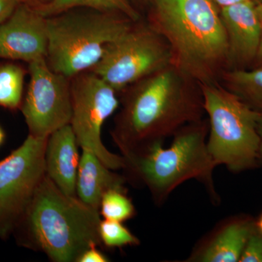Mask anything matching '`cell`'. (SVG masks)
Wrapping results in <instances>:
<instances>
[{
  "label": "cell",
  "mask_w": 262,
  "mask_h": 262,
  "mask_svg": "<svg viewBox=\"0 0 262 262\" xmlns=\"http://www.w3.org/2000/svg\"><path fill=\"white\" fill-rule=\"evenodd\" d=\"M100 215L103 220L126 222L134 218L136 210L127 190L111 189L103 194L99 206Z\"/></svg>",
  "instance_id": "d6986e66"
},
{
  "label": "cell",
  "mask_w": 262,
  "mask_h": 262,
  "mask_svg": "<svg viewBox=\"0 0 262 262\" xmlns=\"http://www.w3.org/2000/svg\"><path fill=\"white\" fill-rule=\"evenodd\" d=\"M257 132L259 137V147H258V163L262 166V113L258 120Z\"/></svg>",
  "instance_id": "cb8c5ba5"
},
{
  "label": "cell",
  "mask_w": 262,
  "mask_h": 262,
  "mask_svg": "<svg viewBox=\"0 0 262 262\" xmlns=\"http://www.w3.org/2000/svg\"><path fill=\"white\" fill-rule=\"evenodd\" d=\"M108 258L106 255L100 251L98 246H91L84 251L77 262H106L108 261Z\"/></svg>",
  "instance_id": "7402d4cb"
},
{
  "label": "cell",
  "mask_w": 262,
  "mask_h": 262,
  "mask_svg": "<svg viewBox=\"0 0 262 262\" xmlns=\"http://www.w3.org/2000/svg\"><path fill=\"white\" fill-rule=\"evenodd\" d=\"M220 82L250 107L262 113V67L227 71Z\"/></svg>",
  "instance_id": "2e32d148"
},
{
  "label": "cell",
  "mask_w": 262,
  "mask_h": 262,
  "mask_svg": "<svg viewBox=\"0 0 262 262\" xmlns=\"http://www.w3.org/2000/svg\"><path fill=\"white\" fill-rule=\"evenodd\" d=\"M239 262H262V234L256 227L248 237Z\"/></svg>",
  "instance_id": "44dd1931"
},
{
  "label": "cell",
  "mask_w": 262,
  "mask_h": 262,
  "mask_svg": "<svg viewBox=\"0 0 262 262\" xmlns=\"http://www.w3.org/2000/svg\"><path fill=\"white\" fill-rule=\"evenodd\" d=\"M76 8L121 13L134 21L144 18L143 15L129 0H53L48 4L35 9L43 16L50 17Z\"/></svg>",
  "instance_id": "e0dca14e"
},
{
  "label": "cell",
  "mask_w": 262,
  "mask_h": 262,
  "mask_svg": "<svg viewBox=\"0 0 262 262\" xmlns=\"http://www.w3.org/2000/svg\"><path fill=\"white\" fill-rule=\"evenodd\" d=\"M255 224H256V229L262 234V212L257 218H255Z\"/></svg>",
  "instance_id": "f546056e"
},
{
  "label": "cell",
  "mask_w": 262,
  "mask_h": 262,
  "mask_svg": "<svg viewBox=\"0 0 262 262\" xmlns=\"http://www.w3.org/2000/svg\"><path fill=\"white\" fill-rule=\"evenodd\" d=\"M78 142L70 124L48 136L45 154L46 173L60 190L76 196V182L80 165Z\"/></svg>",
  "instance_id": "5bb4252c"
},
{
  "label": "cell",
  "mask_w": 262,
  "mask_h": 262,
  "mask_svg": "<svg viewBox=\"0 0 262 262\" xmlns=\"http://www.w3.org/2000/svg\"><path fill=\"white\" fill-rule=\"evenodd\" d=\"M208 130L205 117L177 131L168 147L156 142L122 153L126 182L147 188L155 203L162 205L179 186L195 179L216 203L219 196L213 179L216 165L207 148Z\"/></svg>",
  "instance_id": "277c9868"
},
{
  "label": "cell",
  "mask_w": 262,
  "mask_h": 262,
  "mask_svg": "<svg viewBox=\"0 0 262 262\" xmlns=\"http://www.w3.org/2000/svg\"><path fill=\"white\" fill-rule=\"evenodd\" d=\"M5 139V134L4 130H3L1 127H0V146L3 144Z\"/></svg>",
  "instance_id": "4dcf8cb0"
},
{
  "label": "cell",
  "mask_w": 262,
  "mask_h": 262,
  "mask_svg": "<svg viewBox=\"0 0 262 262\" xmlns=\"http://www.w3.org/2000/svg\"><path fill=\"white\" fill-rule=\"evenodd\" d=\"M70 81V125L79 146L94 151L112 170L123 168V157L108 151L101 140L103 124L120 107L118 93L91 70L74 76Z\"/></svg>",
  "instance_id": "ba28073f"
},
{
  "label": "cell",
  "mask_w": 262,
  "mask_h": 262,
  "mask_svg": "<svg viewBox=\"0 0 262 262\" xmlns=\"http://www.w3.org/2000/svg\"><path fill=\"white\" fill-rule=\"evenodd\" d=\"M47 139L29 135L0 161V239L14 233L46 173Z\"/></svg>",
  "instance_id": "9c48e42d"
},
{
  "label": "cell",
  "mask_w": 262,
  "mask_h": 262,
  "mask_svg": "<svg viewBox=\"0 0 262 262\" xmlns=\"http://www.w3.org/2000/svg\"><path fill=\"white\" fill-rule=\"evenodd\" d=\"M131 4L134 5V7L140 12V10L142 8H147L149 9L150 5L151 4L152 0H129ZM142 14V13H141Z\"/></svg>",
  "instance_id": "d4e9b609"
},
{
  "label": "cell",
  "mask_w": 262,
  "mask_h": 262,
  "mask_svg": "<svg viewBox=\"0 0 262 262\" xmlns=\"http://www.w3.org/2000/svg\"><path fill=\"white\" fill-rule=\"evenodd\" d=\"M145 19L168 43L176 68L200 85L220 82L228 44L212 0H152Z\"/></svg>",
  "instance_id": "7a4b0ae2"
},
{
  "label": "cell",
  "mask_w": 262,
  "mask_h": 262,
  "mask_svg": "<svg viewBox=\"0 0 262 262\" xmlns=\"http://www.w3.org/2000/svg\"><path fill=\"white\" fill-rule=\"evenodd\" d=\"M20 3V0H0V24L10 18Z\"/></svg>",
  "instance_id": "603a6c76"
},
{
  "label": "cell",
  "mask_w": 262,
  "mask_h": 262,
  "mask_svg": "<svg viewBox=\"0 0 262 262\" xmlns=\"http://www.w3.org/2000/svg\"><path fill=\"white\" fill-rule=\"evenodd\" d=\"M30 80L21 110L29 135L47 139L54 131L70 124V78L50 68L46 60L29 63Z\"/></svg>",
  "instance_id": "30bf717a"
},
{
  "label": "cell",
  "mask_w": 262,
  "mask_h": 262,
  "mask_svg": "<svg viewBox=\"0 0 262 262\" xmlns=\"http://www.w3.org/2000/svg\"><path fill=\"white\" fill-rule=\"evenodd\" d=\"M52 1L53 0H20V3L30 5V6L37 9V8H41V7L48 4Z\"/></svg>",
  "instance_id": "484cf974"
},
{
  "label": "cell",
  "mask_w": 262,
  "mask_h": 262,
  "mask_svg": "<svg viewBox=\"0 0 262 262\" xmlns=\"http://www.w3.org/2000/svg\"><path fill=\"white\" fill-rule=\"evenodd\" d=\"M27 71L13 63L0 66V106L10 110L21 107Z\"/></svg>",
  "instance_id": "ac0fdd59"
},
{
  "label": "cell",
  "mask_w": 262,
  "mask_h": 262,
  "mask_svg": "<svg viewBox=\"0 0 262 262\" xmlns=\"http://www.w3.org/2000/svg\"><path fill=\"white\" fill-rule=\"evenodd\" d=\"M201 88L209 125L207 148L216 167L225 165L232 173L257 168V124L261 113L220 82Z\"/></svg>",
  "instance_id": "8992f818"
},
{
  "label": "cell",
  "mask_w": 262,
  "mask_h": 262,
  "mask_svg": "<svg viewBox=\"0 0 262 262\" xmlns=\"http://www.w3.org/2000/svg\"><path fill=\"white\" fill-rule=\"evenodd\" d=\"M48 51L47 18L20 3L0 24V58L31 63L46 60Z\"/></svg>",
  "instance_id": "8fae6325"
},
{
  "label": "cell",
  "mask_w": 262,
  "mask_h": 262,
  "mask_svg": "<svg viewBox=\"0 0 262 262\" xmlns=\"http://www.w3.org/2000/svg\"><path fill=\"white\" fill-rule=\"evenodd\" d=\"M98 232L102 247L108 249L140 245V239L123 225L122 222L101 220Z\"/></svg>",
  "instance_id": "ffe728a7"
},
{
  "label": "cell",
  "mask_w": 262,
  "mask_h": 262,
  "mask_svg": "<svg viewBox=\"0 0 262 262\" xmlns=\"http://www.w3.org/2000/svg\"><path fill=\"white\" fill-rule=\"evenodd\" d=\"M255 228V218L251 215L237 214L225 219L196 244L184 261L239 262Z\"/></svg>",
  "instance_id": "4fadbf2b"
},
{
  "label": "cell",
  "mask_w": 262,
  "mask_h": 262,
  "mask_svg": "<svg viewBox=\"0 0 262 262\" xmlns=\"http://www.w3.org/2000/svg\"><path fill=\"white\" fill-rule=\"evenodd\" d=\"M215 3L217 7L221 8H225V7L229 6V5L235 4L244 0H212Z\"/></svg>",
  "instance_id": "4316f807"
},
{
  "label": "cell",
  "mask_w": 262,
  "mask_h": 262,
  "mask_svg": "<svg viewBox=\"0 0 262 262\" xmlns=\"http://www.w3.org/2000/svg\"><path fill=\"white\" fill-rule=\"evenodd\" d=\"M228 44V70H249L253 65L262 34V27L253 0H244L220 9Z\"/></svg>",
  "instance_id": "7c38bea8"
},
{
  "label": "cell",
  "mask_w": 262,
  "mask_h": 262,
  "mask_svg": "<svg viewBox=\"0 0 262 262\" xmlns=\"http://www.w3.org/2000/svg\"><path fill=\"white\" fill-rule=\"evenodd\" d=\"M50 68L72 78L91 70L106 47L130 28L134 20L121 13L86 8L46 17Z\"/></svg>",
  "instance_id": "5b68a950"
},
{
  "label": "cell",
  "mask_w": 262,
  "mask_h": 262,
  "mask_svg": "<svg viewBox=\"0 0 262 262\" xmlns=\"http://www.w3.org/2000/svg\"><path fill=\"white\" fill-rule=\"evenodd\" d=\"M98 210L66 194L45 176L14 233L20 246L53 262H77L91 246L102 247Z\"/></svg>",
  "instance_id": "3957f363"
},
{
  "label": "cell",
  "mask_w": 262,
  "mask_h": 262,
  "mask_svg": "<svg viewBox=\"0 0 262 262\" xmlns=\"http://www.w3.org/2000/svg\"><path fill=\"white\" fill-rule=\"evenodd\" d=\"M126 179L106 166L91 149L82 148L76 182V196L99 211L103 194L111 189L126 190Z\"/></svg>",
  "instance_id": "9a60e30c"
},
{
  "label": "cell",
  "mask_w": 262,
  "mask_h": 262,
  "mask_svg": "<svg viewBox=\"0 0 262 262\" xmlns=\"http://www.w3.org/2000/svg\"><path fill=\"white\" fill-rule=\"evenodd\" d=\"M172 65L170 47L145 18L110 43L91 70L119 94L137 81Z\"/></svg>",
  "instance_id": "52a82bcc"
},
{
  "label": "cell",
  "mask_w": 262,
  "mask_h": 262,
  "mask_svg": "<svg viewBox=\"0 0 262 262\" xmlns=\"http://www.w3.org/2000/svg\"><path fill=\"white\" fill-rule=\"evenodd\" d=\"M119 96L111 135L121 154L164 142L206 115L201 85L173 65L130 84Z\"/></svg>",
  "instance_id": "6da1fadb"
},
{
  "label": "cell",
  "mask_w": 262,
  "mask_h": 262,
  "mask_svg": "<svg viewBox=\"0 0 262 262\" xmlns=\"http://www.w3.org/2000/svg\"><path fill=\"white\" fill-rule=\"evenodd\" d=\"M256 13H257L258 18L259 19L260 23L261 24L262 27V0L258 2L257 4H256Z\"/></svg>",
  "instance_id": "f1b7e54d"
},
{
  "label": "cell",
  "mask_w": 262,
  "mask_h": 262,
  "mask_svg": "<svg viewBox=\"0 0 262 262\" xmlns=\"http://www.w3.org/2000/svg\"><path fill=\"white\" fill-rule=\"evenodd\" d=\"M253 65L255 66L253 68H256V67H262V34L261 41H260L259 47H258L257 52V55H256V59H255Z\"/></svg>",
  "instance_id": "83f0119b"
}]
</instances>
